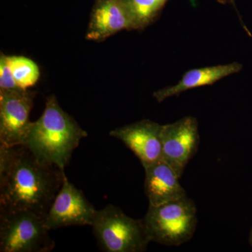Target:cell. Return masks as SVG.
Segmentation results:
<instances>
[{
  "instance_id": "6da1fadb",
  "label": "cell",
  "mask_w": 252,
  "mask_h": 252,
  "mask_svg": "<svg viewBox=\"0 0 252 252\" xmlns=\"http://www.w3.org/2000/svg\"><path fill=\"white\" fill-rule=\"evenodd\" d=\"M64 175L25 146L0 145V209L30 210L45 218Z\"/></svg>"
},
{
  "instance_id": "7a4b0ae2",
  "label": "cell",
  "mask_w": 252,
  "mask_h": 252,
  "mask_svg": "<svg viewBox=\"0 0 252 252\" xmlns=\"http://www.w3.org/2000/svg\"><path fill=\"white\" fill-rule=\"evenodd\" d=\"M87 136L74 118L61 108L56 96L51 95L41 117L31 123L23 146L41 161L64 171L73 152Z\"/></svg>"
},
{
  "instance_id": "3957f363",
  "label": "cell",
  "mask_w": 252,
  "mask_h": 252,
  "mask_svg": "<svg viewBox=\"0 0 252 252\" xmlns=\"http://www.w3.org/2000/svg\"><path fill=\"white\" fill-rule=\"evenodd\" d=\"M91 226L104 252H143L151 243L142 219L127 216L111 204L97 210Z\"/></svg>"
},
{
  "instance_id": "277c9868",
  "label": "cell",
  "mask_w": 252,
  "mask_h": 252,
  "mask_svg": "<svg viewBox=\"0 0 252 252\" xmlns=\"http://www.w3.org/2000/svg\"><path fill=\"white\" fill-rule=\"evenodd\" d=\"M143 220L151 242L180 246L193 236L198 218L195 203L186 196L158 206H151Z\"/></svg>"
},
{
  "instance_id": "5b68a950",
  "label": "cell",
  "mask_w": 252,
  "mask_h": 252,
  "mask_svg": "<svg viewBox=\"0 0 252 252\" xmlns=\"http://www.w3.org/2000/svg\"><path fill=\"white\" fill-rule=\"evenodd\" d=\"M44 218L30 210L0 209V252H49L55 242Z\"/></svg>"
},
{
  "instance_id": "8992f818",
  "label": "cell",
  "mask_w": 252,
  "mask_h": 252,
  "mask_svg": "<svg viewBox=\"0 0 252 252\" xmlns=\"http://www.w3.org/2000/svg\"><path fill=\"white\" fill-rule=\"evenodd\" d=\"M35 94L23 89L0 90V145L12 147L24 144Z\"/></svg>"
},
{
  "instance_id": "52a82bcc",
  "label": "cell",
  "mask_w": 252,
  "mask_h": 252,
  "mask_svg": "<svg viewBox=\"0 0 252 252\" xmlns=\"http://www.w3.org/2000/svg\"><path fill=\"white\" fill-rule=\"evenodd\" d=\"M97 210L64 175L63 185L44 218L49 230L68 226L91 225Z\"/></svg>"
},
{
  "instance_id": "ba28073f",
  "label": "cell",
  "mask_w": 252,
  "mask_h": 252,
  "mask_svg": "<svg viewBox=\"0 0 252 252\" xmlns=\"http://www.w3.org/2000/svg\"><path fill=\"white\" fill-rule=\"evenodd\" d=\"M162 160L182 177L185 167L196 154L200 143L196 119L187 117L162 125Z\"/></svg>"
},
{
  "instance_id": "9c48e42d",
  "label": "cell",
  "mask_w": 252,
  "mask_h": 252,
  "mask_svg": "<svg viewBox=\"0 0 252 252\" xmlns=\"http://www.w3.org/2000/svg\"><path fill=\"white\" fill-rule=\"evenodd\" d=\"M162 125L149 119L118 127L109 132L138 158L142 166L162 160Z\"/></svg>"
},
{
  "instance_id": "30bf717a",
  "label": "cell",
  "mask_w": 252,
  "mask_h": 252,
  "mask_svg": "<svg viewBox=\"0 0 252 252\" xmlns=\"http://www.w3.org/2000/svg\"><path fill=\"white\" fill-rule=\"evenodd\" d=\"M124 30L132 31V26L121 0H95L86 39L100 42Z\"/></svg>"
},
{
  "instance_id": "8fae6325",
  "label": "cell",
  "mask_w": 252,
  "mask_h": 252,
  "mask_svg": "<svg viewBox=\"0 0 252 252\" xmlns=\"http://www.w3.org/2000/svg\"><path fill=\"white\" fill-rule=\"evenodd\" d=\"M144 190L149 205L158 206L187 196L180 178L166 162L160 160L144 167Z\"/></svg>"
},
{
  "instance_id": "7c38bea8",
  "label": "cell",
  "mask_w": 252,
  "mask_h": 252,
  "mask_svg": "<svg viewBox=\"0 0 252 252\" xmlns=\"http://www.w3.org/2000/svg\"><path fill=\"white\" fill-rule=\"evenodd\" d=\"M242 69L243 65L240 63H232L190 69L184 74L178 84L154 92V97L158 102H161L168 97L177 95L186 91L212 85L223 78L240 72Z\"/></svg>"
},
{
  "instance_id": "4fadbf2b",
  "label": "cell",
  "mask_w": 252,
  "mask_h": 252,
  "mask_svg": "<svg viewBox=\"0 0 252 252\" xmlns=\"http://www.w3.org/2000/svg\"><path fill=\"white\" fill-rule=\"evenodd\" d=\"M168 0H121L130 19L132 31H142L152 24Z\"/></svg>"
},
{
  "instance_id": "5bb4252c",
  "label": "cell",
  "mask_w": 252,
  "mask_h": 252,
  "mask_svg": "<svg viewBox=\"0 0 252 252\" xmlns=\"http://www.w3.org/2000/svg\"><path fill=\"white\" fill-rule=\"evenodd\" d=\"M11 72L20 89L28 90L35 85L40 77L37 64L31 59L21 56H8Z\"/></svg>"
},
{
  "instance_id": "9a60e30c",
  "label": "cell",
  "mask_w": 252,
  "mask_h": 252,
  "mask_svg": "<svg viewBox=\"0 0 252 252\" xmlns=\"http://www.w3.org/2000/svg\"><path fill=\"white\" fill-rule=\"evenodd\" d=\"M20 89L15 81L11 67L9 66L8 56L1 53L0 56V90L12 91Z\"/></svg>"
},
{
  "instance_id": "2e32d148",
  "label": "cell",
  "mask_w": 252,
  "mask_h": 252,
  "mask_svg": "<svg viewBox=\"0 0 252 252\" xmlns=\"http://www.w3.org/2000/svg\"><path fill=\"white\" fill-rule=\"evenodd\" d=\"M218 2H220V4H232L235 6V0H217Z\"/></svg>"
},
{
  "instance_id": "e0dca14e",
  "label": "cell",
  "mask_w": 252,
  "mask_h": 252,
  "mask_svg": "<svg viewBox=\"0 0 252 252\" xmlns=\"http://www.w3.org/2000/svg\"><path fill=\"white\" fill-rule=\"evenodd\" d=\"M250 245H251V246L252 247V229L251 230V232H250Z\"/></svg>"
}]
</instances>
